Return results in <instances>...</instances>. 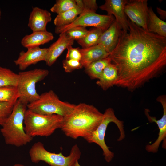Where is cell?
I'll use <instances>...</instances> for the list:
<instances>
[{"label":"cell","mask_w":166,"mask_h":166,"mask_svg":"<svg viewBox=\"0 0 166 166\" xmlns=\"http://www.w3.org/2000/svg\"><path fill=\"white\" fill-rule=\"evenodd\" d=\"M127 2V0H106L105 3L99 6L101 9L107 12V15L114 17L124 31L129 30L128 19L124 12L125 6Z\"/></svg>","instance_id":"obj_12"},{"label":"cell","mask_w":166,"mask_h":166,"mask_svg":"<svg viewBox=\"0 0 166 166\" xmlns=\"http://www.w3.org/2000/svg\"><path fill=\"white\" fill-rule=\"evenodd\" d=\"M115 19L113 15L100 14L91 11H83L72 23L61 27H56L55 32L56 34H60L77 26L85 27L92 26L105 31L109 27Z\"/></svg>","instance_id":"obj_9"},{"label":"cell","mask_w":166,"mask_h":166,"mask_svg":"<svg viewBox=\"0 0 166 166\" xmlns=\"http://www.w3.org/2000/svg\"><path fill=\"white\" fill-rule=\"evenodd\" d=\"M147 31L166 38V23L157 17L151 7L148 8Z\"/></svg>","instance_id":"obj_20"},{"label":"cell","mask_w":166,"mask_h":166,"mask_svg":"<svg viewBox=\"0 0 166 166\" xmlns=\"http://www.w3.org/2000/svg\"><path fill=\"white\" fill-rule=\"evenodd\" d=\"M81 58L80 61L85 68L91 63L106 58L110 53L107 52L98 45L85 49H80Z\"/></svg>","instance_id":"obj_18"},{"label":"cell","mask_w":166,"mask_h":166,"mask_svg":"<svg viewBox=\"0 0 166 166\" xmlns=\"http://www.w3.org/2000/svg\"><path fill=\"white\" fill-rule=\"evenodd\" d=\"M63 117L56 114L44 115L27 109L24 117V130L33 138L35 136H48L60 128Z\"/></svg>","instance_id":"obj_4"},{"label":"cell","mask_w":166,"mask_h":166,"mask_svg":"<svg viewBox=\"0 0 166 166\" xmlns=\"http://www.w3.org/2000/svg\"><path fill=\"white\" fill-rule=\"evenodd\" d=\"M62 65L65 71L67 73H71L83 67L80 61L74 60H64Z\"/></svg>","instance_id":"obj_30"},{"label":"cell","mask_w":166,"mask_h":166,"mask_svg":"<svg viewBox=\"0 0 166 166\" xmlns=\"http://www.w3.org/2000/svg\"><path fill=\"white\" fill-rule=\"evenodd\" d=\"M13 166H25L24 165L20 164H16L14 165Z\"/></svg>","instance_id":"obj_34"},{"label":"cell","mask_w":166,"mask_h":166,"mask_svg":"<svg viewBox=\"0 0 166 166\" xmlns=\"http://www.w3.org/2000/svg\"><path fill=\"white\" fill-rule=\"evenodd\" d=\"M27 105L18 99L11 114L2 126L0 131L6 144L20 147L32 140L33 138L24 130V117Z\"/></svg>","instance_id":"obj_3"},{"label":"cell","mask_w":166,"mask_h":166,"mask_svg":"<svg viewBox=\"0 0 166 166\" xmlns=\"http://www.w3.org/2000/svg\"><path fill=\"white\" fill-rule=\"evenodd\" d=\"M82 12L81 8L77 5L73 9L57 14L54 19V24L56 27L69 25L73 22Z\"/></svg>","instance_id":"obj_21"},{"label":"cell","mask_w":166,"mask_h":166,"mask_svg":"<svg viewBox=\"0 0 166 166\" xmlns=\"http://www.w3.org/2000/svg\"><path fill=\"white\" fill-rule=\"evenodd\" d=\"M14 105L8 102H0V126L3 125L11 114Z\"/></svg>","instance_id":"obj_28"},{"label":"cell","mask_w":166,"mask_h":166,"mask_svg":"<svg viewBox=\"0 0 166 166\" xmlns=\"http://www.w3.org/2000/svg\"><path fill=\"white\" fill-rule=\"evenodd\" d=\"M156 101L160 103L163 108V115L161 119L157 120L156 117L149 115L148 109H145V113L148 120L150 122H154L158 126L159 129L158 136L154 142L151 144H147L145 149L148 152L155 153L158 151L160 144L162 140L166 143V96L165 95L159 96Z\"/></svg>","instance_id":"obj_11"},{"label":"cell","mask_w":166,"mask_h":166,"mask_svg":"<svg viewBox=\"0 0 166 166\" xmlns=\"http://www.w3.org/2000/svg\"><path fill=\"white\" fill-rule=\"evenodd\" d=\"M102 121L96 130L89 137L85 139L89 143H95L102 149L104 158L108 163L111 161L114 157V153L109 149L105 141V132L108 124L111 122L114 123L118 128L120 136L118 141L123 140L125 136L123 122L116 117L113 109L109 108L105 111Z\"/></svg>","instance_id":"obj_7"},{"label":"cell","mask_w":166,"mask_h":166,"mask_svg":"<svg viewBox=\"0 0 166 166\" xmlns=\"http://www.w3.org/2000/svg\"><path fill=\"white\" fill-rule=\"evenodd\" d=\"M74 40L69 38L65 32L59 34L57 41L48 48L45 61L48 66H51L63 51L74 43Z\"/></svg>","instance_id":"obj_15"},{"label":"cell","mask_w":166,"mask_h":166,"mask_svg":"<svg viewBox=\"0 0 166 166\" xmlns=\"http://www.w3.org/2000/svg\"><path fill=\"white\" fill-rule=\"evenodd\" d=\"M77 5L82 10V11L89 10L96 12L98 8L95 0H75Z\"/></svg>","instance_id":"obj_29"},{"label":"cell","mask_w":166,"mask_h":166,"mask_svg":"<svg viewBox=\"0 0 166 166\" xmlns=\"http://www.w3.org/2000/svg\"><path fill=\"white\" fill-rule=\"evenodd\" d=\"M89 32L85 27L77 26L72 28L65 32L67 36L73 40L77 41L84 37Z\"/></svg>","instance_id":"obj_27"},{"label":"cell","mask_w":166,"mask_h":166,"mask_svg":"<svg viewBox=\"0 0 166 166\" xmlns=\"http://www.w3.org/2000/svg\"><path fill=\"white\" fill-rule=\"evenodd\" d=\"M51 20L49 12L35 7L33 8L30 15L28 26L33 32L45 31L47 24Z\"/></svg>","instance_id":"obj_16"},{"label":"cell","mask_w":166,"mask_h":166,"mask_svg":"<svg viewBox=\"0 0 166 166\" xmlns=\"http://www.w3.org/2000/svg\"><path fill=\"white\" fill-rule=\"evenodd\" d=\"M18 75L6 68L0 66V87L17 85Z\"/></svg>","instance_id":"obj_24"},{"label":"cell","mask_w":166,"mask_h":166,"mask_svg":"<svg viewBox=\"0 0 166 166\" xmlns=\"http://www.w3.org/2000/svg\"><path fill=\"white\" fill-rule=\"evenodd\" d=\"M118 77L117 69L115 65L111 62L105 68L96 84L106 91L115 85Z\"/></svg>","instance_id":"obj_19"},{"label":"cell","mask_w":166,"mask_h":166,"mask_svg":"<svg viewBox=\"0 0 166 166\" xmlns=\"http://www.w3.org/2000/svg\"><path fill=\"white\" fill-rule=\"evenodd\" d=\"M104 31L101 29L93 27L89 30L88 33L84 37L77 41V43L82 49L96 45L101 35Z\"/></svg>","instance_id":"obj_23"},{"label":"cell","mask_w":166,"mask_h":166,"mask_svg":"<svg viewBox=\"0 0 166 166\" xmlns=\"http://www.w3.org/2000/svg\"><path fill=\"white\" fill-rule=\"evenodd\" d=\"M77 6L75 0H57L50 8L51 11L57 14L66 12Z\"/></svg>","instance_id":"obj_26"},{"label":"cell","mask_w":166,"mask_h":166,"mask_svg":"<svg viewBox=\"0 0 166 166\" xmlns=\"http://www.w3.org/2000/svg\"><path fill=\"white\" fill-rule=\"evenodd\" d=\"M49 74L48 70L38 68L19 72L17 86L20 95L18 99L27 104L38 99L40 95L36 91V84Z\"/></svg>","instance_id":"obj_8"},{"label":"cell","mask_w":166,"mask_h":166,"mask_svg":"<svg viewBox=\"0 0 166 166\" xmlns=\"http://www.w3.org/2000/svg\"><path fill=\"white\" fill-rule=\"evenodd\" d=\"M128 21L129 30H122L109 57L117 69L115 85L132 92L157 77L164 69L166 38Z\"/></svg>","instance_id":"obj_1"},{"label":"cell","mask_w":166,"mask_h":166,"mask_svg":"<svg viewBox=\"0 0 166 166\" xmlns=\"http://www.w3.org/2000/svg\"><path fill=\"white\" fill-rule=\"evenodd\" d=\"M157 12L160 15V17L164 19H165L166 17V12L165 11L162 9L160 8H156Z\"/></svg>","instance_id":"obj_32"},{"label":"cell","mask_w":166,"mask_h":166,"mask_svg":"<svg viewBox=\"0 0 166 166\" xmlns=\"http://www.w3.org/2000/svg\"><path fill=\"white\" fill-rule=\"evenodd\" d=\"M1 9L0 8V19L1 18Z\"/></svg>","instance_id":"obj_35"},{"label":"cell","mask_w":166,"mask_h":166,"mask_svg":"<svg viewBox=\"0 0 166 166\" xmlns=\"http://www.w3.org/2000/svg\"><path fill=\"white\" fill-rule=\"evenodd\" d=\"M79 47L73 48L72 45L69 46L67 48L66 55V60H74L80 61L81 54Z\"/></svg>","instance_id":"obj_31"},{"label":"cell","mask_w":166,"mask_h":166,"mask_svg":"<svg viewBox=\"0 0 166 166\" xmlns=\"http://www.w3.org/2000/svg\"><path fill=\"white\" fill-rule=\"evenodd\" d=\"M27 49L26 52L21 51L18 57L14 61L15 64L22 71L40 61H45L48 50V48H42L39 47Z\"/></svg>","instance_id":"obj_13"},{"label":"cell","mask_w":166,"mask_h":166,"mask_svg":"<svg viewBox=\"0 0 166 166\" xmlns=\"http://www.w3.org/2000/svg\"><path fill=\"white\" fill-rule=\"evenodd\" d=\"M103 115L94 106L80 103L76 105L70 113L63 117L60 128L68 137L85 139L96 130Z\"/></svg>","instance_id":"obj_2"},{"label":"cell","mask_w":166,"mask_h":166,"mask_svg":"<svg viewBox=\"0 0 166 166\" xmlns=\"http://www.w3.org/2000/svg\"><path fill=\"white\" fill-rule=\"evenodd\" d=\"M51 32L47 30L36 31L24 36L22 39V45L27 49L39 47L41 45L48 43L54 38Z\"/></svg>","instance_id":"obj_17"},{"label":"cell","mask_w":166,"mask_h":166,"mask_svg":"<svg viewBox=\"0 0 166 166\" xmlns=\"http://www.w3.org/2000/svg\"><path fill=\"white\" fill-rule=\"evenodd\" d=\"M76 105L61 100L53 91L40 95L39 98L27 105V109L44 115L56 114L64 117L69 115Z\"/></svg>","instance_id":"obj_6"},{"label":"cell","mask_w":166,"mask_h":166,"mask_svg":"<svg viewBox=\"0 0 166 166\" xmlns=\"http://www.w3.org/2000/svg\"><path fill=\"white\" fill-rule=\"evenodd\" d=\"M19 97L16 86L0 87V102H8L15 104Z\"/></svg>","instance_id":"obj_25"},{"label":"cell","mask_w":166,"mask_h":166,"mask_svg":"<svg viewBox=\"0 0 166 166\" xmlns=\"http://www.w3.org/2000/svg\"><path fill=\"white\" fill-rule=\"evenodd\" d=\"M111 62L109 57L102 59L93 62L85 68L86 74L93 79H98L105 67Z\"/></svg>","instance_id":"obj_22"},{"label":"cell","mask_w":166,"mask_h":166,"mask_svg":"<svg viewBox=\"0 0 166 166\" xmlns=\"http://www.w3.org/2000/svg\"><path fill=\"white\" fill-rule=\"evenodd\" d=\"M73 166H81L79 163L78 160H77Z\"/></svg>","instance_id":"obj_33"},{"label":"cell","mask_w":166,"mask_h":166,"mask_svg":"<svg viewBox=\"0 0 166 166\" xmlns=\"http://www.w3.org/2000/svg\"><path fill=\"white\" fill-rule=\"evenodd\" d=\"M120 25L115 19L101 35L97 44L110 54L115 47L122 31Z\"/></svg>","instance_id":"obj_14"},{"label":"cell","mask_w":166,"mask_h":166,"mask_svg":"<svg viewBox=\"0 0 166 166\" xmlns=\"http://www.w3.org/2000/svg\"><path fill=\"white\" fill-rule=\"evenodd\" d=\"M148 10L147 0H128L124 7L129 20L147 31Z\"/></svg>","instance_id":"obj_10"},{"label":"cell","mask_w":166,"mask_h":166,"mask_svg":"<svg viewBox=\"0 0 166 166\" xmlns=\"http://www.w3.org/2000/svg\"><path fill=\"white\" fill-rule=\"evenodd\" d=\"M31 161L37 163L42 161L50 166H73L81 157V152L77 144L72 148L68 156H65L60 152L59 153L52 152L47 150L43 144L40 142L35 143L29 151Z\"/></svg>","instance_id":"obj_5"}]
</instances>
